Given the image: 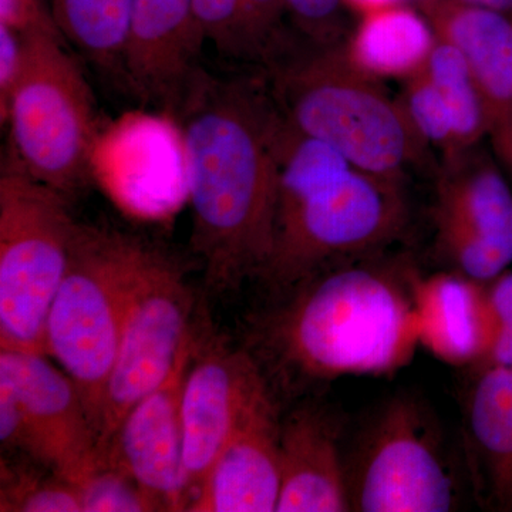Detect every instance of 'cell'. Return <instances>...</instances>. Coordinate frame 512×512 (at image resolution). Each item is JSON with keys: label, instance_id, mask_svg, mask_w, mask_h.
Masks as SVG:
<instances>
[{"label": "cell", "instance_id": "obj_1", "mask_svg": "<svg viewBox=\"0 0 512 512\" xmlns=\"http://www.w3.org/2000/svg\"><path fill=\"white\" fill-rule=\"evenodd\" d=\"M191 245L212 292L264 271L274 244L285 117L268 77L201 72L180 111Z\"/></svg>", "mask_w": 512, "mask_h": 512}, {"label": "cell", "instance_id": "obj_2", "mask_svg": "<svg viewBox=\"0 0 512 512\" xmlns=\"http://www.w3.org/2000/svg\"><path fill=\"white\" fill-rule=\"evenodd\" d=\"M413 281L362 256L326 266L289 289L266 320V350L302 379L394 372L420 345Z\"/></svg>", "mask_w": 512, "mask_h": 512}, {"label": "cell", "instance_id": "obj_3", "mask_svg": "<svg viewBox=\"0 0 512 512\" xmlns=\"http://www.w3.org/2000/svg\"><path fill=\"white\" fill-rule=\"evenodd\" d=\"M345 43L308 42L303 52L289 46L266 67L272 94L299 133L335 148L359 170L406 183L410 171L430 164L431 150L397 97L350 59Z\"/></svg>", "mask_w": 512, "mask_h": 512}, {"label": "cell", "instance_id": "obj_4", "mask_svg": "<svg viewBox=\"0 0 512 512\" xmlns=\"http://www.w3.org/2000/svg\"><path fill=\"white\" fill-rule=\"evenodd\" d=\"M22 36V73L0 119L9 127V164L74 197L92 177L99 131L96 101L59 29Z\"/></svg>", "mask_w": 512, "mask_h": 512}, {"label": "cell", "instance_id": "obj_5", "mask_svg": "<svg viewBox=\"0 0 512 512\" xmlns=\"http://www.w3.org/2000/svg\"><path fill=\"white\" fill-rule=\"evenodd\" d=\"M144 247L128 235L80 224L47 316L46 356L76 383L96 433Z\"/></svg>", "mask_w": 512, "mask_h": 512}, {"label": "cell", "instance_id": "obj_6", "mask_svg": "<svg viewBox=\"0 0 512 512\" xmlns=\"http://www.w3.org/2000/svg\"><path fill=\"white\" fill-rule=\"evenodd\" d=\"M406 224L404 183L350 167L301 198L278 202L274 244L259 276L289 291L326 266L375 254Z\"/></svg>", "mask_w": 512, "mask_h": 512}, {"label": "cell", "instance_id": "obj_7", "mask_svg": "<svg viewBox=\"0 0 512 512\" xmlns=\"http://www.w3.org/2000/svg\"><path fill=\"white\" fill-rule=\"evenodd\" d=\"M80 224L69 198L3 165L0 175V349L46 356V322Z\"/></svg>", "mask_w": 512, "mask_h": 512}, {"label": "cell", "instance_id": "obj_8", "mask_svg": "<svg viewBox=\"0 0 512 512\" xmlns=\"http://www.w3.org/2000/svg\"><path fill=\"white\" fill-rule=\"evenodd\" d=\"M350 508L362 512H447L461 487L434 414L416 397H393L346 461Z\"/></svg>", "mask_w": 512, "mask_h": 512}, {"label": "cell", "instance_id": "obj_9", "mask_svg": "<svg viewBox=\"0 0 512 512\" xmlns=\"http://www.w3.org/2000/svg\"><path fill=\"white\" fill-rule=\"evenodd\" d=\"M192 308L194 298L180 266L146 244L97 424L101 456L128 410L173 372L192 332Z\"/></svg>", "mask_w": 512, "mask_h": 512}, {"label": "cell", "instance_id": "obj_10", "mask_svg": "<svg viewBox=\"0 0 512 512\" xmlns=\"http://www.w3.org/2000/svg\"><path fill=\"white\" fill-rule=\"evenodd\" d=\"M436 245L454 272L488 284L512 262V188L474 146L441 158L433 207Z\"/></svg>", "mask_w": 512, "mask_h": 512}, {"label": "cell", "instance_id": "obj_11", "mask_svg": "<svg viewBox=\"0 0 512 512\" xmlns=\"http://www.w3.org/2000/svg\"><path fill=\"white\" fill-rule=\"evenodd\" d=\"M195 342L197 333L192 329L173 372L128 410L104 451L103 457L133 477L160 511H187L191 501L181 399Z\"/></svg>", "mask_w": 512, "mask_h": 512}, {"label": "cell", "instance_id": "obj_12", "mask_svg": "<svg viewBox=\"0 0 512 512\" xmlns=\"http://www.w3.org/2000/svg\"><path fill=\"white\" fill-rule=\"evenodd\" d=\"M47 357L0 349V377L12 384L25 410L32 461L77 485L103 456L80 390Z\"/></svg>", "mask_w": 512, "mask_h": 512}, {"label": "cell", "instance_id": "obj_13", "mask_svg": "<svg viewBox=\"0 0 512 512\" xmlns=\"http://www.w3.org/2000/svg\"><path fill=\"white\" fill-rule=\"evenodd\" d=\"M265 382L264 373L247 350L229 348L221 339L200 340L197 335L181 399L184 466L191 500L237 427L245 406Z\"/></svg>", "mask_w": 512, "mask_h": 512}, {"label": "cell", "instance_id": "obj_14", "mask_svg": "<svg viewBox=\"0 0 512 512\" xmlns=\"http://www.w3.org/2000/svg\"><path fill=\"white\" fill-rule=\"evenodd\" d=\"M281 427L265 382L245 406L187 511H276L281 494Z\"/></svg>", "mask_w": 512, "mask_h": 512}, {"label": "cell", "instance_id": "obj_15", "mask_svg": "<svg viewBox=\"0 0 512 512\" xmlns=\"http://www.w3.org/2000/svg\"><path fill=\"white\" fill-rule=\"evenodd\" d=\"M204 40L192 0H133L124 76L138 96L178 113L201 74Z\"/></svg>", "mask_w": 512, "mask_h": 512}, {"label": "cell", "instance_id": "obj_16", "mask_svg": "<svg viewBox=\"0 0 512 512\" xmlns=\"http://www.w3.org/2000/svg\"><path fill=\"white\" fill-rule=\"evenodd\" d=\"M434 33L460 50L487 119V137L512 171V15L456 0H419Z\"/></svg>", "mask_w": 512, "mask_h": 512}, {"label": "cell", "instance_id": "obj_17", "mask_svg": "<svg viewBox=\"0 0 512 512\" xmlns=\"http://www.w3.org/2000/svg\"><path fill=\"white\" fill-rule=\"evenodd\" d=\"M276 511H352L338 424L318 407H301L282 420L281 494Z\"/></svg>", "mask_w": 512, "mask_h": 512}, {"label": "cell", "instance_id": "obj_18", "mask_svg": "<svg viewBox=\"0 0 512 512\" xmlns=\"http://www.w3.org/2000/svg\"><path fill=\"white\" fill-rule=\"evenodd\" d=\"M464 406L468 476L478 503L512 512V367H481Z\"/></svg>", "mask_w": 512, "mask_h": 512}, {"label": "cell", "instance_id": "obj_19", "mask_svg": "<svg viewBox=\"0 0 512 512\" xmlns=\"http://www.w3.org/2000/svg\"><path fill=\"white\" fill-rule=\"evenodd\" d=\"M420 325V345L454 366H474L493 336L484 285L458 274H440L413 281Z\"/></svg>", "mask_w": 512, "mask_h": 512}, {"label": "cell", "instance_id": "obj_20", "mask_svg": "<svg viewBox=\"0 0 512 512\" xmlns=\"http://www.w3.org/2000/svg\"><path fill=\"white\" fill-rule=\"evenodd\" d=\"M436 42V33L423 12L412 5L394 6L360 16L346 40V52L377 79H406L419 72Z\"/></svg>", "mask_w": 512, "mask_h": 512}, {"label": "cell", "instance_id": "obj_21", "mask_svg": "<svg viewBox=\"0 0 512 512\" xmlns=\"http://www.w3.org/2000/svg\"><path fill=\"white\" fill-rule=\"evenodd\" d=\"M133 0H50L57 28L97 66L124 74Z\"/></svg>", "mask_w": 512, "mask_h": 512}, {"label": "cell", "instance_id": "obj_22", "mask_svg": "<svg viewBox=\"0 0 512 512\" xmlns=\"http://www.w3.org/2000/svg\"><path fill=\"white\" fill-rule=\"evenodd\" d=\"M421 69L439 90L450 113L456 140L454 153L478 146L487 137V119L473 74L460 50L436 35V42Z\"/></svg>", "mask_w": 512, "mask_h": 512}, {"label": "cell", "instance_id": "obj_23", "mask_svg": "<svg viewBox=\"0 0 512 512\" xmlns=\"http://www.w3.org/2000/svg\"><path fill=\"white\" fill-rule=\"evenodd\" d=\"M0 471L2 512H83L77 485L50 468L2 457Z\"/></svg>", "mask_w": 512, "mask_h": 512}, {"label": "cell", "instance_id": "obj_24", "mask_svg": "<svg viewBox=\"0 0 512 512\" xmlns=\"http://www.w3.org/2000/svg\"><path fill=\"white\" fill-rule=\"evenodd\" d=\"M403 82L397 100L417 136L430 150L439 151L441 158L451 156L456 151L453 123L439 90L423 69Z\"/></svg>", "mask_w": 512, "mask_h": 512}, {"label": "cell", "instance_id": "obj_25", "mask_svg": "<svg viewBox=\"0 0 512 512\" xmlns=\"http://www.w3.org/2000/svg\"><path fill=\"white\" fill-rule=\"evenodd\" d=\"M83 512L160 511L156 501L123 468L101 458L77 483Z\"/></svg>", "mask_w": 512, "mask_h": 512}, {"label": "cell", "instance_id": "obj_26", "mask_svg": "<svg viewBox=\"0 0 512 512\" xmlns=\"http://www.w3.org/2000/svg\"><path fill=\"white\" fill-rule=\"evenodd\" d=\"M247 59L269 66L288 49L284 0H239Z\"/></svg>", "mask_w": 512, "mask_h": 512}, {"label": "cell", "instance_id": "obj_27", "mask_svg": "<svg viewBox=\"0 0 512 512\" xmlns=\"http://www.w3.org/2000/svg\"><path fill=\"white\" fill-rule=\"evenodd\" d=\"M286 15L306 42L332 46L348 40L345 0H284Z\"/></svg>", "mask_w": 512, "mask_h": 512}, {"label": "cell", "instance_id": "obj_28", "mask_svg": "<svg viewBox=\"0 0 512 512\" xmlns=\"http://www.w3.org/2000/svg\"><path fill=\"white\" fill-rule=\"evenodd\" d=\"M192 6L205 39L212 40L222 55L248 60L239 0H192Z\"/></svg>", "mask_w": 512, "mask_h": 512}, {"label": "cell", "instance_id": "obj_29", "mask_svg": "<svg viewBox=\"0 0 512 512\" xmlns=\"http://www.w3.org/2000/svg\"><path fill=\"white\" fill-rule=\"evenodd\" d=\"M23 56V36L0 23V119L8 110L10 97L22 73Z\"/></svg>", "mask_w": 512, "mask_h": 512}, {"label": "cell", "instance_id": "obj_30", "mask_svg": "<svg viewBox=\"0 0 512 512\" xmlns=\"http://www.w3.org/2000/svg\"><path fill=\"white\" fill-rule=\"evenodd\" d=\"M0 23L20 35L36 29L57 28L52 12L42 0H0Z\"/></svg>", "mask_w": 512, "mask_h": 512}, {"label": "cell", "instance_id": "obj_31", "mask_svg": "<svg viewBox=\"0 0 512 512\" xmlns=\"http://www.w3.org/2000/svg\"><path fill=\"white\" fill-rule=\"evenodd\" d=\"M484 299L494 329L512 326V272L484 284Z\"/></svg>", "mask_w": 512, "mask_h": 512}, {"label": "cell", "instance_id": "obj_32", "mask_svg": "<svg viewBox=\"0 0 512 512\" xmlns=\"http://www.w3.org/2000/svg\"><path fill=\"white\" fill-rule=\"evenodd\" d=\"M490 366L512 367V326L494 329L487 349L473 367Z\"/></svg>", "mask_w": 512, "mask_h": 512}, {"label": "cell", "instance_id": "obj_33", "mask_svg": "<svg viewBox=\"0 0 512 512\" xmlns=\"http://www.w3.org/2000/svg\"><path fill=\"white\" fill-rule=\"evenodd\" d=\"M419 0H345L348 10H352L356 15L365 16L367 13L377 12L387 8H394L400 5H412Z\"/></svg>", "mask_w": 512, "mask_h": 512}, {"label": "cell", "instance_id": "obj_34", "mask_svg": "<svg viewBox=\"0 0 512 512\" xmlns=\"http://www.w3.org/2000/svg\"><path fill=\"white\" fill-rule=\"evenodd\" d=\"M456 2L480 6V8L498 10V12L512 15V0H456Z\"/></svg>", "mask_w": 512, "mask_h": 512}]
</instances>
